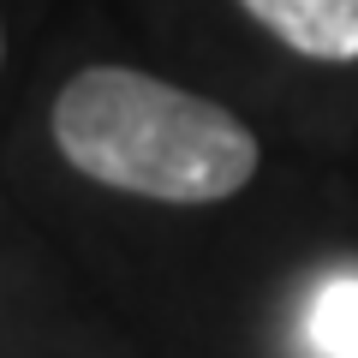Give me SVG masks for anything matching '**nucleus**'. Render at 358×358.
Segmentation results:
<instances>
[{"label":"nucleus","mask_w":358,"mask_h":358,"mask_svg":"<svg viewBox=\"0 0 358 358\" xmlns=\"http://www.w3.org/2000/svg\"><path fill=\"white\" fill-rule=\"evenodd\" d=\"M239 6L305 60H358V0H239Z\"/></svg>","instance_id":"f03ea898"},{"label":"nucleus","mask_w":358,"mask_h":358,"mask_svg":"<svg viewBox=\"0 0 358 358\" xmlns=\"http://www.w3.org/2000/svg\"><path fill=\"white\" fill-rule=\"evenodd\" d=\"M66 167L143 203H227L257 179V131L233 108L138 66H84L54 96Z\"/></svg>","instance_id":"f257e3e1"},{"label":"nucleus","mask_w":358,"mask_h":358,"mask_svg":"<svg viewBox=\"0 0 358 358\" xmlns=\"http://www.w3.org/2000/svg\"><path fill=\"white\" fill-rule=\"evenodd\" d=\"M0 60H6V30H0Z\"/></svg>","instance_id":"20e7f679"},{"label":"nucleus","mask_w":358,"mask_h":358,"mask_svg":"<svg viewBox=\"0 0 358 358\" xmlns=\"http://www.w3.org/2000/svg\"><path fill=\"white\" fill-rule=\"evenodd\" d=\"M305 341L317 358H358V268L322 275L305 305Z\"/></svg>","instance_id":"7ed1b4c3"}]
</instances>
